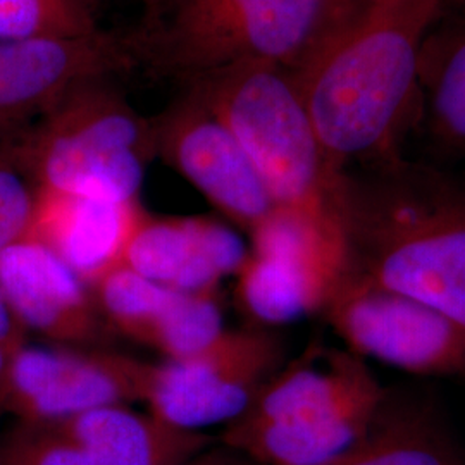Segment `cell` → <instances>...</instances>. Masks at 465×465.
<instances>
[{
    "instance_id": "1",
    "label": "cell",
    "mask_w": 465,
    "mask_h": 465,
    "mask_svg": "<svg viewBox=\"0 0 465 465\" xmlns=\"http://www.w3.org/2000/svg\"><path fill=\"white\" fill-rule=\"evenodd\" d=\"M441 9V0H361L292 71L336 173L405 155L420 49Z\"/></svg>"
},
{
    "instance_id": "2",
    "label": "cell",
    "mask_w": 465,
    "mask_h": 465,
    "mask_svg": "<svg viewBox=\"0 0 465 465\" xmlns=\"http://www.w3.org/2000/svg\"><path fill=\"white\" fill-rule=\"evenodd\" d=\"M350 267L465 328V176L400 155L341 173Z\"/></svg>"
},
{
    "instance_id": "3",
    "label": "cell",
    "mask_w": 465,
    "mask_h": 465,
    "mask_svg": "<svg viewBox=\"0 0 465 465\" xmlns=\"http://www.w3.org/2000/svg\"><path fill=\"white\" fill-rule=\"evenodd\" d=\"M361 0H147L126 38L136 67L188 86L243 63L290 73Z\"/></svg>"
},
{
    "instance_id": "4",
    "label": "cell",
    "mask_w": 465,
    "mask_h": 465,
    "mask_svg": "<svg viewBox=\"0 0 465 465\" xmlns=\"http://www.w3.org/2000/svg\"><path fill=\"white\" fill-rule=\"evenodd\" d=\"M388 401L367 361L309 345L217 440L261 465H324L361 443Z\"/></svg>"
},
{
    "instance_id": "5",
    "label": "cell",
    "mask_w": 465,
    "mask_h": 465,
    "mask_svg": "<svg viewBox=\"0 0 465 465\" xmlns=\"http://www.w3.org/2000/svg\"><path fill=\"white\" fill-rule=\"evenodd\" d=\"M183 88L193 90L232 130L276 207L345 236L341 173L330 166L288 69L243 63Z\"/></svg>"
},
{
    "instance_id": "6",
    "label": "cell",
    "mask_w": 465,
    "mask_h": 465,
    "mask_svg": "<svg viewBox=\"0 0 465 465\" xmlns=\"http://www.w3.org/2000/svg\"><path fill=\"white\" fill-rule=\"evenodd\" d=\"M113 78L78 84L45 116L7 136L40 188L140 200L147 169L157 159L153 124L117 90Z\"/></svg>"
},
{
    "instance_id": "7",
    "label": "cell",
    "mask_w": 465,
    "mask_h": 465,
    "mask_svg": "<svg viewBox=\"0 0 465 465\" xmlns=\"http://www.w3.org/2000/svg\"><path fill=\"white\" fill-rule=\"evenodd\" d=\"M286 362L282 336L262 326L224 330L176 361L150 362L143 405L174 430L205 432L234 422Z\"/></svg>"
},
{
    "instance_id": "8",
    "label": "cell",
    "mask_w": 465,
    "mask_h": 465,
    "mask_svg": "<svg viewBox=\"0 0 465 465\" xmlns=\"http://www.w3.org/2000/svg\"><path fill=\"white\" fill-rule=\"evenodd\" d=\"M249 236V255L234 276L245 314L262 328L321 314L350 269L345 236L280 207Z\"/></svg>"
},
{
    "instance_id": "9",
    "label": "cell",
    "mask_w": 465,
    "mask_h": 465,
    "mask_svg": "<svg viewBox=\"0 0 465 465\" xmlns=\"http://www.w3.org/2000/svg\"><path fill=\"white\" fill-rule=\"evenodd\" d=\"M321 316L345 349L416 376L465 380V328L350 267Z\"/></svg>"
},
{
    "instance_id": "10",
    "label": "cell",
    "mask_w": 465,
    "mask_h": 465,
    "mask_svg": "<svg viewBox=\"0 0 465 465\" xmlns=\"http://www.w3.org/2000/svg\"><path fill=\"white\" fill-rule=\"evenodd\" d=\"M216 440L121 405L49 422L16 420L0 436V465H174Z\"/></svg>"
},
{
    "instance_id": "11",
    "label": "cell",
    "mask_w": 465,
    "mask_h": 465,
    "mask_svg": "<svg viewBox=\"0 0 465 465\" xmlns=\"http://www.w3.org/2000/svg\"><path fill=\"white\" fill-rule=\"evenodd\" d=\"M150 362L100 347L28 341L11 351L2 414L49 422L105 407L142 403Z\"/></svg>"
},
{
    "instance_id": "12",
    "label": "cell",
    "mask_w": 465,
    "mask_h": 465,
    "mask_svg": "<svg viewBox=\"0 0 465 465\" xmlns=\"http://www.w3.org/2000/svg\"><path fill=\"white\" fill-rule=\"evenodd\" d=\"M155 153L195 186L226 221L250 232L274 202L232 130L199 95L183 94L152 117Z\"/></svg>"
},
{
    "instance_id": "13",
    "label": "cell",
    "mask_w": 465,
    "mask_h": 465,
    "mask_svg": "<svg viewBox=\"0 0 465 465\" xmlns=\"http://www.w3.org/2000/svg\"><path fill=\"white\" fill-rule=\"evenodd\" d=\"M134 67L126 32L0 40V136L34 124L78 84Z\"/></svg>"
},
{
    "instance_id": "14",
    "label": "cell",
    "mask_w": 465,
    "mask_h": 465,
    "mask_svg": "<svg viewBox=\"0 0 465 465\" xmlns=\"http://www.w3.org/2000/svg\"><path fill=\"white\" fill-rule=\"evenodd\" d=\"M0 295L25 331L50 343L102 347L113 336L90 286L32 236L0 252Z\"/></svg>"
},
{
    "instance_id": "15",
    "label": "cell",
    "mask_w": 465,
    "mask_h": 465,
    "mask_svg": "<svg viewBox=\"0 0 465 465\" xmlns=\"http://www.w3.org/2000/svg\"><path fill=\"white\" fill-rule=\"evenodd\" d=\"M90 290L113 334L155 350L163 361L193 355L226 330L219 292L173 290L124 264L102 276Z\"/></svg>"
},
{
    "instance_id": "16",
    "label": "cell",
    "mask_w": 465,
    "mask_h": 465,
    "mask_svg": "<svg viewBox=\"0 0 465 465\" xmlns=\"http://www.w3.org/2000/svg\"><path fill=\"white\" fill-rule=\"evenodd\" d=\"M247 255L249 247L226 223L145 213L124 253V266L173 290L213 293L223 280L236 276Z\"/></svg>"
},
{
    "instance_id": "17",
    "label": "cell",
    "mask_w": 465,
    "mask_h": 465,
    "mask_svg": "<svg viewBox=\"0 0 465 465\" xmlns=\"http://www.w3.org/2000/svg\"><path fill=\"white\" fill-rule=\"evenodd\" d=\"M145 213L140 200L119 202L40 188L30 236L92 288L124 264L130 240Z\"/></svg>"
},
{
    "instance_id": "18",
    "label": "cell",
    "mask_w": 465,
    "mask_h": 465,
    "mask_svg": "<svg viewBox=\"0 0 465 465\" xmlns=\"http://www.w3.org/2000/svg\"><path fill=\"white\" fill-rule=\"evenodd\" d=\"M414 134L445 155H465V0L443 4L420 49Z\"/></svg>"
},
{
    "instance_id": "19",
    "label": "cell",
    "mask_w": 465,
    "mask_h": 465,
    "mask_svg": "<svg viewBox=\"0 0 465 465\" xmlns=\"http://www.w3.org/2000/svg\"><path fill=\"white\" fill-rule=\"evenodd\" d=\"M324 465H460V460L430 417L391 412L388 401L372 431Z\"/></svg>"
},
{
    "instance_id": "20",
    "label": "cell",
    "mask_w": 465,
    "mask_h": 465,
    "mask_svg": "<svg viewBox=\"0 0 465 465\" xmlns=\"http://www.w3.org/2000/svg\"><path fill=\"white\" fill-rule=\"evenodd\" d=\"M97 30L90 0H0V40L84 36Z\"/></svg>"
},
{
    "instance_id": "21",
    "label": "cell",
    "mask_w": 465,
    "mask_h": 465,
    "mask_svg": "<svg viewBox=\"0 0 465 465\" xmlns=\"http://www.w3.org/2000/svg\"><path fill=\"white\" fill-rule=\"evenodd\" d=\"M40 186L17 159L11 140L0 142V252L28 238Z\"/></svg>"
},
{
    "instance_id": "22",
    "label": "cell",
    "mask_w": 465,
    "mask_h": 465,
    "mask_svg": "<svg viewBox=\"0 0 465 465\" xmlns=\"http://www.w3.org/2000/svg\"><path fill=\"white\" fill-rule=\"evenodd\" d=\"M174 465H261L253 462L242 451L223 445L219 440L211 447L195 453L193 457Z\"/></svg>"
},
{
    "instance_id": "23",
    "label": "cell",
    "mask_w": 465,
    "mask_h": 465,
    "mask_svg": "<svg viewBox=\"0 0 465 465\" xmlns=\"http://www.w3.org/2000/svg\"><path fill=\"white\" fill-rule=\"evenodd\" d=\"M26 334L13 314L9 312L5 302L0 295V345L7 347L9 350H15L26 343Z\"/></svg>"
},
{
    "instance_id": "24",
    "label": "cell",
    "mask_w": 465,
    "mask_h": 465,
    "mask_svg": "<svg viewBox=\"0 0 465 465\" xmlns=\"http://www.w3.org/2000/svg\"><path fill=\"white\" fill-rule=\"evenodd\" d=\"M11 351H13V350L0 345V401H2V390H4V381H5V374H7V366H9ZM0 414H2V407H0Z\"/></svg>"
},
{
    "instance_id": "25",
    "label": "cell",
    "mask_w": 465,
    "mask_h": 465,
    "mask_svg": "<svg viewBox=\"0 0 465 465\" xmlns=\"http://www.w3.org/2000/svg\"><path fill=\"white\" fill-rule=\"evenodd\" d=\"M443 4H455V2H462V0H441Z\"/></svg>"
},
{
    "instance_id": "26",
    "label": "cell",
    "mask_w": 465,
    "mask_h": 465,
    "mask_svg": "<svg viewBox=\"0 0 465 465\" xmlns=\"http://www.w3.org/2000/svg\"><path fill=\"white\" fill-rule=\"evenodd\" d=\"M90 2H92V4H95V2H97V0H90Z\"/></svg>"
}]
</instances>
